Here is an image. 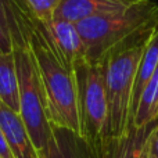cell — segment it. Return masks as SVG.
Listing matches in <instances>:
<instances>
[{"label":"cell","instance_id":"cell-17","mask_svg":"<svg viewBox=\"0 0 158 158\" xmlns=\"http://www.w3.org/2000/svg\"><path fill=\"white\" fill-rule=\"evenodd\" d=\"M14 52V43L11 40L8 32L4 29L0 24V53H13Z\"/></svg>","mask_w":158,"mask_h":158},{"label":"cell","instance_id":"cell-6","mask_svg":"<svg viewBox=\"0 0 158 158\" xmlns=\"http://www.w3.org/2000/svg\"><path fill=\"white\" fill-rule=\"evenodd\" d=\"M49 46L63 65L74 71L75 67L86 61V49L77 24L54 18L47 24H38Z\"/></svg>","mask_w":158,"mask_h":158},{"label":"cell","instance_id":"cell-4","mask_svg":"<svg viewBox=\"0 0 158 158\" xmlns=\"http://www.w3.org/2000/svg\"><path fill=\"white\" fill-rule=\"evenodd\" d=\"M14 56L18 75L19 115L36 153H39L46 147L53 133L43 86L29 47H14Z\"/></svg>","mask_w":158,"mask_h":158},{"label":"cell","instance_id":"cell-18","mask_svg":"<svg viewBox=\"0 0 158 158\" xmlns=\"http://www.w3.org/2000/svg\"><path fill=\"white\" fill-rule=\"evenodd\" d=\"M0 158H14L13 153H11L10 147H8L7 142L4 139V135H3L2 129H0Z\"/></svg>","mask_w":158,"mask_h":158},{"label":"cell","instance_id":"cell-12","mask_svg":"<svg viewBox=\"0 0 158 158\" xmlns=\"http://www.w3.org/2000/svg\"><path fill=\"white\" fill-rule=\"evenodd\" d=\"M157 68H158V25L154 29V32L151 33V36L148 38L147 43H146L144 52H143V56L140 58L139 68H137L136 72L133 94H132V106H131V123L135 111H136L137 103H139L140 94L144 90V87L147 86V83L150 82V79L153 78Z\"/></svg>","mask_w":158,"mask_h":158},{"label":"cell","instance_id":"cell-15","mask_svg":"<svg viewBox=\"0 0 158 158\" xmlns=\"http://www.w3.org/2000/svg\"><path fill=\"white\" fill-rule=\"evenodd\" d=\"M63 0H25L36 24H47L54 19V14Z\"/></svg>","mask_w":158,"mask_h":158},{"label":"cell","instance_id":"cell-10","mask_svg":"<svg viewBox=\"0 0 158 158\" xmlns=\"http://www.w3.org/2000/svg\"><path fill=\"white\" fill-rule=\"evenodd\" d=\"M0 129L14 158H38L21 115L0 100Z\"/></svg>","mask_w":158,"mask_h":158},{"label":"cell","instance_id":"cell-3","mask_svg":"<svg viewBox=\"0 0 158 158\" xmlns=\"http://www.w3.org/2000/svg\"><path fill=\"white\" fill-rule=\"evenodd\" d=\"M148 38L129 46L119 47L104 60L108 108L107 137H121L131 128V106L135 79Z\"/></svg>","mask_w":158,"mask_h":158},{"label":"cell","instance_id":"cell-2","mask_svg":"<svg viewBox=\"0 0 158 158\" xmlns=\"http://www.w3.org/2000/svg\"><path fill=\"white\" fill-rule=\"evenodd\" d=\"M29 49L35 58L39 78L43 86L52 125L71 129L79 133L78 93L74 71L63 65L56 57L38 27L31 36Z\"/></svg>","mask_w":158,"mask_h":158},{"label":"cell","instance_id":"cell-9","mask_svg":"<svg viewBox=\"0 0 158 158\" xmlns=\"http://www.w3.org/2000/svg\"><path fill=\"white\" fill-rule=\"evenodd\" d=\"M38 158H96L92 144L77 132L53 126L52 137Z\"/></svg>","mask_w":158,"mask_h":158},{"label":"cell","instance_id":"cell-11","mask_svg":"<svg viewBox=\"0 0 158 158\" xmlns=\"http://www.w3.org/2000/svg\"><path fill=\"white\" fill-rule=\"evenodd\" d=\"M136 2L137 0H63L54 18L78 24L96 15L123 10Z\"/></svg>","mask_w":158,"mask_h":158},{"label":"cell","instance_id":"cell-14","mask_svg":"<svg viewBox=\"0 0 158 158\" xmlns=\"http://www.w3.org/2000/svg\"><path fill=\"white\" fill-rule=\"evenodd\" d=\"M158 119V68L142 92L131 126L144 128Z\"/></svg>","mask_w":158,"mask_h":158},{"label":"cell","instance_id":"cell-16","mask_svg":"<svg viewBox=\"0 0 158 158\" xmlns=\"http://www.w3.org/2000/svg\"><path fill=\"white\" fill-rule=\"evenodd\" d=\"M147 158H158V125L153 126L148 135Z\"/></svg>","mask_w":158,"mask_h":158},{"label":"cell","instance_id":"cell-5","mask_svg":"<svg viewBox=\"0 0 158 158\" xmlns=\"http://www.w3.org/2000/svg\"><path fill=\"white\" fill-rule=\"evenodd\" d=\"M78 93L79 135L97 146L107 137V93L103 63L83 61L74 69Z\"/></svg>","mask_w":158,"mask_h":158},{"label":"cell","instance_id":"cell-1","mask_svg":"<svg viewBox=\"0 0 158 158\" xmlns=\"http://www.w3.org/2000/svg\"><path fill=\"white\" fill-rule=\"evenodd\" d=\"M158 25V4L137 0L123 10L101 14L78 22L86 49V60L103 63L114 50L146 39Z\"/></svg>","mask_w":158,"mask_h":158},{"label":"cell","instance_id":"cell-8","mask_svg":"<svg viewBox=\"0 0 158 158\" xmlns=\"http://www.w3.org/2000/svg\"><path fill=\"white\" fill-rule=\"evenodd\" d=\"M0 24L14 47H29L31 36L38 27L25 0H0Z\"/></svg>","mask_w":158,"mask_h":158},{"label":"cell","instance_id":"cell-7","mask_svg":"<svg viewBox=\"0 0 158 158\" xmlns=\"http://www.w3.org/2000/svg\"><path fill=\"white\" fill-rule=\"evenodd\" d=\"M153 126H131L121 137H106L92 146L96 158H147V140Z\"/></svg>","mask_w":158,"mask_h":158},{"label":"cell","instance_id":"cell-13","mask_svg":"<svg viewBox=\"0 0 158 158\" xmlns=\"http://www.w3.org/2000/svg\"><path fill=\"white\" fill-rule=\"evenodd\" d=\"M0 100L19 114L18 75L14 52L0 53Z\"/></svg>","mask_w":158,"mask_h":158}]
</instances>
